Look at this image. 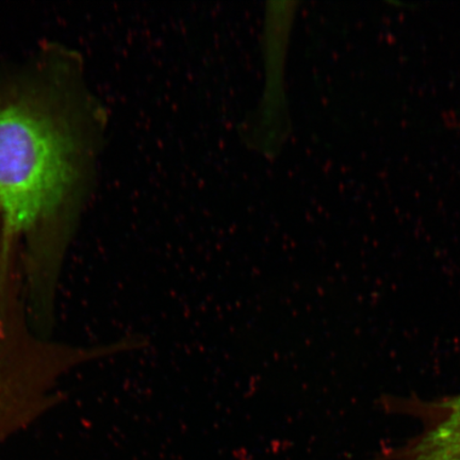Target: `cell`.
<instances>
[{
  "instance_id": "cell-1",
  "label": "cell",
  "mask_w": 460,
  "mask_h": 460,
  "mask_svg": "<svg viewBox=\"0 0 460 460\" xmlns=\"http://www.w3.org/2000/svg\"><path fill=\"white\" fill-rule=\"evenodd\" d=\"M71 146L45 114L0 106V210L9 227H31L59 207L73 181Z\"/></svg>"
},
{
  "instance_id": "cell-2",
  "label": "cell",
  "mask_w": 460,
  "mask_h": 460,
  "mask_svg": "<svg viewBox=\"0 0 460 460\" xmlns=\"http://www.w3.org/2000/svg\"><path fill=\"white\" fill-rule=\"evenodd\" d=\"M438 415L407 444L399 460H460V395L441 402Z\"/></svg>"
}]
</instances>
